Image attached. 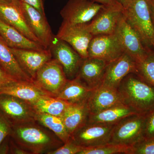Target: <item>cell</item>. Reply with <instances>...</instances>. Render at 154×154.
<instances>
[{"label":"cell","mask_w":154,"mask_h":154,"mask_svg":"<svg viewBox=\"0 0 154 154\" xmlns=\"http://www.w3.org/2000/svg\"><path fill=\"white\" fill-rule=\"evenodd\" d=\"M0 2L5 3H13V0H0Z\"/></svg>","instance_id":"obj_40"},{"label":"cell","mask_w":154,"mask_h":154,"mask_svg":"<svg viewBox=\"0 0 154 154\" xmlns=\"http://www.w3.org/2000/svg\"><path fill=\"white\" fill-rule=\"evenodd\" d=\"M124 53L115 34L94 36L88 48V57L96 58L110 62Z\"/></svg>","instance_id":"obj_14"},{"label":"cell","mask_w":154,"mask_h":154,"mask_svg":"<svg viewBox=\"0 0 154 154\" xmlns=\"http://www.w3.org/2000/svg\"><path fill=\"white\" fill-rule=\"evenodd\" d=\"M18 81L9 75L0 66V90Z\"/></svg>","instance_id":"obj_34"},{"label":"cell","mask_w":154,"mask_h":154,"mask_svg":"<svg viewBox=\"0 0 154 154\" xmlns=\"http://www.w3.org/2000/svg\"><path fill=\"white\" fill-rule=\"evenodd\" d=\"M19 1L28 4L36 9L42 14L45 15L42 0H19Z\"/></svg>","instance_id":"obj_35"},{"label":"cell","mask_w":154,"mask_h":154,"mask_svg":"<svg viewBox=\"0 0 154 154\" xmlns=\"http://www.w3.org/2000/svg\"><path fill=\"white\" fill-rule=\"evenodd\" d=\"M0 66L18 81H33L22 68L10 48L0 36Z\"/></svg>","instance_id":"obj_25"},{"label":"cell","mask_w":154,"mask_h":154,"mask_svg":"<svg viewBox=\"0 0 154 154\" xmlns=\"http://www.w3.org/2000/svg\"><path fill=\"white\" fill-rule=\"evenodd\" d=\"M1 94L15 96L30 104L42 96L48 95L38 88L33 81H18L12 83L0 90Z\"/></svg>","instance_id":"obj_21"},{"label":"cell","mask_w":154,"mask_h":154,"mask_svg":"<svg viewBox=\"0 0 154 154\" xmlns=\"http://www.w3.org/2000/svg\"><path fill=\"white\" fill-rule=\"evenodd\" d=\"M117 2L120 3V4L122 5L123 3L125 2L126 0H116Z\"/></svg>","instance_id":"obj_42"},{"label":"cell","mask_w":154,"mask_h":154,"mask_svg":"<svg viewBox=\"0 0 154 154\" xmlns=\"http://www.w3.org/2000/svg\"><path fill=\"white\" fill-rule=\"evenodd\" d=\"M149 3L152 20L154 26V0H149Z\"/></svg>","instance_id":"obj_39"},{"label":"cell","mask_w":154,"mask_h":154,"mask_svg":"<svg viewBox=\"0 0 154 154\" xmlns=\"http://www.w3.org/2000/svg\"><path fill=\"white\" fill-rule=\"evenodd\" d=\"M136 74L154 87V52L149 50L146 57L136 63Z\"/></svg>","instance_id":"obj_28"},{"label":"cell","mask_w":154,"mask_h":154,"mask_svg":"<svg viewBox=\"0 0 154 154\" xmlns=\"http://www.w3.org/2000/svg\"><path fill=\"white\" fill-rule=\"evenodd\" d=\"M153 47L154 48V44H153Z\"/></svg>","instance_id":"obj_43"},{"label":"cell","mask_w":154,"mask_h":154,"mask_svg":"<svg viewBox=\"0 0 154 154\" xmlns=\"http://www.w3.org/2000/svg\"><path fill=\"white\" fill-rule=\"evenodd\" d=\"M10 48L20 66L32 81L38 70L52 58L48 49L36 50Z\"/></svg>","instance_id":"obj_16"},{"label":"cell","mask_w":154,"mask_h":154,"mask_svg":"<svg viewBox=\"0 0 154 154\" xmlns=\"http://www.w3.org/2000/svg\"><path fill=\"white\" fill-rule=\"evenodd\" d=\"M105 5L93 0H69L60 14L65 23L85 25L91 22Z\"/></svg>","instance_id":"obj_6"},{"label":"cell","mask_w":154,"mask_h":154,"mask_svg":"<svg viewBox=\"0 0 154 154\" xmlns=\"http://www.w3.org/2000/svg\"><path fill=\"white\" fill-rule=\"evenodd\" d=\"M10 137L29 154H47L64 143L38 121L12 125Z\"/></svg>","instance_id":"obj_1"},{"label":"cell","mask_w":154,"mask_h":154,"mask_svg":"<svg viewBox=\"0 0 154 154\" xmlns=\"http://www.w3.org/2000/svg\"><path fill=\"white\" fill-rule=\"evenodd\" d=\"M84 149L71 139L60 147L47 153V154H79Z\"/></svg>","instance_id":"obj_31"},{"label":"cell","mask_w":154,"mask_h":154,"mask_svg":"<svg viewBox=\"0 0 154 154\" xmlns=\"http://www.w3.org/2000/svg\"><path fill=\"white\" fill-rule=\"evenodd\" d=\"M108 63L96 58L83 59L76 77L92 90L102 85Z\"/></svg>","instance_id":"obj_18"},{"label":"cell","mask_w":154,"mask_h":154,"mask_svg":"<svg viewBox=\"0 0 154 154\" xmlns=\"http://www.w3.org/2000/svg\"><path fill=\"white\" fill-rule=\"evenodd\" d=\"M131 73L119 86L123 103L139 113H146L154 108V87L137 75Z\"/></svg>","instance_id":"obj_2"},{"label":"cell","mask_w":154,"mask_h":154,"mask_svg":"<svg viewBox=\"0 0 154 154\" xmlns=\"http://www.w3.org/2000/svg\"><path fill=\"white\" fill-rule=\"evenodd\" d=\"M30 104L36 112L61 117L72 104L56 97L45 95Z\"/></svg>","instance_id":"obj_26"},{"label":"cell","mask_w":154,"mask_h":154,"mask_svg":"<svg viewBox=\"0 0 154 154\" xmlns=\"http://www.w3.org/2000/svg\"><path fill=\"white\" fill-rule=\"evenodd\" d=\"M86 103L90 113H97L115 105L124 104L118 89L102 85L93 90Z\"/></svg>","instance_id":"obj_17"},{"label":"cell","mask_w":154,"mask_h":154,"mask_svg":"<svg viewBox=\"0 0 154 154\" xmlns=\"http://www.w3.org/2000/svg\"><path fill=\"white\" fill-rule=\"evenodd\" d=\"M13 2L14 5H16L19 7V0H13Z\"/></svg>","instance_id":"obj_41"},{"label":"cell","mask_w":154,"mask_h":154,"mask_svg":"<svg viewBox=\"0 0 154 154\" xmlns=\"http://www.w3.org/2000/svg\"><path fill=\"white\" fill-rule=\"evenodd\" d=\"M138 113L125 104H121L94 113H90L87 122L115 124L129 116Z\"/></svg>","instance_id":"obj_22"},{"label":"cell","mask_w":154,"mask_h":154,"mask_svg":"<svg viewBox=\"0 0 154 154\" xmlns=\"http://www.w3.org/2000/svg\"><path fill=\"white\" fill-rule=\"evenodd\" d=\"M36 120L51 131L64 143L71 139L61 117L36 112Z\"/></svg>","instance_id":"obj_27"},{"label":"cell","mask_w":154,"mask_h":154,"mask_svg":"<svg viewBox=\"0 0 154 154\" xmlns=\"http://www.w3.org/2000/svg\"><path fill=\"white\" fill-rule=\"evenodd\" d=\"M0 36L10 48L45 49L40 43L30 40L19 30L0 20Z\"/></svg>","instance_id":"obj_20"},{"label":"cell","mask_w":154,"mask_h":154,"mask_svg":"<svg viewBox=\"0 0 154 154\" xmlns=\"http://www.w3.org/2000/svg\"><path fill=\"white\" fill-rule=\"evenodd\" d=\"M122 17L120 3L105 5L91 22L85 24L86 28L93 36L113 34Z\"/></svg>","instance_id":"obj_8"},{"label":"cell","mask_w":154,"mask_h":154,"mask_svg":"<svg viewBox=\"0 0 154 154\" xmlns=\"http://www.w3.org/2000/svg\"><path fill=\"white\" fill-rule=\"evenodd\" d=\"M146 113H136L122 119L113 127L109 143L132 147L145 139Z\"/></svg>","instance_id":"obj_4"},{"label":"cell","mask_w":154,"mask_h":154,"mask_svg":"<svg viewBox=\"0 0 154 154\" xmlns=\"http://www.w3.org/2000/svg\"><path fill=\"white\" fill-rule=\"evenodd\" d=\"M90 112L87 103L72 104L61 117L65 126L71 136L87 123Z\"/></svg>","instance_id":"obj_24"},{"label":"cell","mask_w":154,"mask_h":154,"mask_svg":"<svg viewBox=\"0 0 154 154\" xmlns=\"http://www.w3.org/2000/svg\"><path fill=\"white\" fill-rule=\"evenodd\" d=\"M12 128V125L0 111V144L10 135Z\"/></svg>","instance_id":"obj_33"},{"label":"cell","mask_w":154,"mask_h":154,"mask_svg":"<svg viewBox=\"0 0 154 154\" xmlns=\"http://www.w3.org/2000/svg\"><path fill=\"white\" fill-rule=\"evenodd\" d=\"M126 22L138 34L146 48L154 43V26L149 0H126L122 4Z\"/></svg>","instance_id":"obj_3"},{"label":"cell","mask_w":154,"mask_h":154,"mask_svg":"<svg viewBox=\"0 0 154 154\" xmlns=\"http://www.w3.org/2000/svg\"><path fill=\"white\" fill-rule=\"evenodd\" d=\"M0 111L12 125L36 121V112L32 105L8 94H0Z\"/></svg>","instance_id":"obj_7"},{"label":"cell","mask_w":154,"mask_h":154,"mask_svg":"<svg viewBox=\"0 0 154 154\" xmlns=\"http://www.w3.org/2000/svg\"><path fill=\"white\" fill-rule=\"evenodd\" d=\"M0 20L19 30L30 40L40 43L27 25L20 8L14 3L0 2Z\"/></svg>","instance_id":"obj_19"},{"label":"cell","mask_w":154,"mask_h":154,"mask_svg":"<svg viewBox=\"0 0 154 154\" xmlns=\"http://www.w3.org/2000/svg\"><path fill=\"white\" fill-rule=\"evenodd\" d=\"M130 154H154V138L144 139L131 147Z\"/></svg>","instance_id":"obj_30"},{"label":"cell","mask_w":154,"mask_h":154,"mask_svg":"<svg viewBox=\"0 0 154 154\" xmlns=\"http://www.w3.org/2000/svg\"><path fill=\"white\" fill-rule=\"evenodd\" d=\"M67 80L61 65L52 58L38 70L33 82L47 95L56 97Z\"/></svg>","instance_id":"obj_5"},{"label":"cell","mask_w":154,"mask_h":154,"mask_svg":"<svg viewBox=\"0 0 154 154\" xmlns=\"http://www.w3.org/2000/svg\"><path fill=\"white\" fill-rule=\"evenodd\" d=\"M136 62L126 53L108 63L102 85L117 89L123 79L131 73H136Z\"/></svg>","instance_id":"obj_15"},{"label":"cell","mask_w":154,"mask_h":154,"mask_svg":"<svg viewBox=\"0 0 154 154\" xmlns=\"http://www.w3.org/2000/svg\"><path fill=\"white\" fill-rule=\"evenodd\" d=\"M93 1L104 5H113V4L118 3L116 0H93Z\"/></svg>","instance_id":"obj_38"},{"label":"cell","mask_w":154,"mask_h":154,"mask_svg":"<svg viewBox=\"0 0 154 154\" xmlns=\"http://www.w3.org/2000/svg\"><path fill=\"white\" fill-rule=\"evenodd\" d=\"M10 154H29L28 152L21 148L17 145L10 137Z\"/></svg>","instance_id":"obj_36"},{"label":"cell","mask_w":154,"mask_h":154,"mask_svg":"<svg viewBox=\"0 0 154 154\" xmlns=\"http://www.w3.org/2000/svg\"><path fill=\"white\" fill-rule=\"evenodd\" d=\"M56 37L66 42L82 57H88V48L94 36L85 25H70L63 22Z\"/></svg>","instance_id":"obj_13"},{"label":"cell","mask_w":154,"mask_h":154,"mask_svg":"<svg viewBox=\"0 0 154 154\" xmlns=\"http://www.w3.org/2000/svg\"><path fill=\"white\" fill-rule=\"evenodd\" d=\"M19 8L32 33L38 38L42 46L45 49H48L54 35L45 15L22 2H19Z\"/></svg>","instance_id":"obj_12"},{"label":"cell","mask_w":154,"mask_h":154,"mask_svg":"<svg viewBox=\"0 0 154 154\" xmlns=\"http://www.w3.org/2000/svg\"><path fill=\"white\" fill-rule=\"evenodd\" d=\"M48 49L53 58L61 65L67 79L75 78L83 60L79 54L69 45L56 36Z\"/></svg>","instance_id":"obj_10"},{"label":"cell","mask_w":154,"mask_h":154,"mask_svg":"<svg viewBox=\"0 0 154 154\" xmlns=\"http://www.w3.org/2000/svg\"><path fill=\"white\" fill-rule=\"evenodd\" d=\"M114 125L87 122L76 131L71 138L84 148L103 145L109 143Z\"/></svg>","instance_id":"obj_9"},{"label":"cell","mask_w":154,"mask_h":154,"mask_svg":"<svg viewBox=\"0 0 154 154\" xmlns=\"http://www.w3.org/2000/svg\"><path fill=\"white\" fill-rule=\"evenodd\" d=\"M114 34L125 53L136 62L141 61L146 57L149 48L144 46L138 34L128 25L123 16L119 22Z\"/></svg>","instance_id":"obj_11"},{"label":"cell","mask_w":154,"mask_h":154,"mask_svg":"<svg viewBox=\"0 0 154 154\" xmlns=\"http://www.w3.org/2000/svg\"><path fill=\"white\" fill-rule=\"evenodd\" d=\"M10 136L9 135L0 144V154H10Z\"/></svg>","instance_id":"obj_37"},{"label":"cell","mask_w":154,"mask_h":154,"mask_svg":"<svg viewBox=\"0 0 154 154\" xmlns=\"http://www.w3.org/2000/svg\"><path fill=\"white\" fill-rule=\"evenodd\" d=\"M93 90L88 88L78 77L68 79L60 93L56 98L71 104L87 102Z\"/></svg>","instance_id":"obj_23"},{"label":"cell","mask_w":154,"mask_h":154,"mask_svg":"<svg viewBox=\"0 0 154 154\" xmlns=\"http://www.w3.org/2000/svg\"><path fill=\"white\" fill-rule=\"evenodd\" d=\"M144 133L145 138H154V108L146 113Z\"/></svg>","instance_id":"obj_32"},{"label":"cell","mask_w":154,"mask_h":154,"mask_svg":"<svg viewBox=\"0 0 154 154\" xmlns=\"http://www.w3.org/2000/svg\"><path fill=\"white\" fill-rule=\"evenodd\" d=\"M131 147L108 143L103 145L85 148L79 154H129Z\"/></svg>","instance_id":"obj_29"}]
</instances>
